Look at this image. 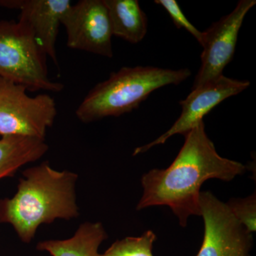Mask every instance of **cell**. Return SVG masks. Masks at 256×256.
<instances>
[{
	"instance_id": "6da1fadb",
	"label": "cell",
	"mask_w": 256,
	"mask_h": 256,
	"mask_svg": "<svg viewBox=\"0 0 256 256\" xmlns=\"http://www.w3.org/2000/svg\"><path fill=\"white\" fill-rule=\"evenodd\" d=\"M182 148L169 168L153 169L143 175V194L137 210L168 206L186 227L191 216H200L202 184L210 178L230 182L242 175L246 166L222 158L207 136L202 121L184 134Z\"/></svg>"
},
{
	"instance_id": "7a4b0ae2",
	"label": "cell",
	"mask_w": 256,
	"mask_h": 256,
	"mask_svg": "<svg viewBox=\"0 0 256 256\" xmlns=\"http://www.w3.org/2000/svg\"><path fill=\"white\" fill-rule=\"evenodd\" d=\"M12 198L0 200V223L11 224L28 244L40 225L78 215L76 198L77 174L52 169L47 162L23 172Z\"/></svg>"
},
{
	"instance_id": "3957f363",
	"label": "cell",
	"mask_w": 256,
	"mask_h": 256,
	"mask_svg": "<svg viewBox=\"0 0 256 256\" xmlns=\"http://www.w3.org/2000/svg\"><path fill=\"white\" fill-rule=\"evenodd\" d=\"M191 74L186 68L124 67L92 88L76 114L85 124L107 117H118L137 108L154 90L168 85H178Z\"/></svg>"
},
{
	"instance_id": "277c9868",
	"label": "cell",
	"mask_w": 256,
	"mask_h": 256,
	"mask_svg": "<svg viewBox=\"0 0 256 256\" xmlns=\"http://www.w3.org/2000/svg\"><path fill=\"white\" fill-rule=\"evenodd\" d=\"M46 60L30 28L20 22L0 21V78L31 92H60L64 86L48 78Z\"/></svg>"
},
{
	"instance_id": "5b68a950",
	"label": "cell",
	"mask_w": 256,
	"mask_h": 256,
	"mask_svg": "<svg viewBox=\"0 0 256 256\" xmlns=\"http://www.w3.org/2000/svg\"><path fill=\"white\" fill-rule=\"evenodd\" d=\"M26 87L0 78V134L44 140L57 114L54 99L43 94L30 97Z\"/></svg>"
},
{
	"instance_id": "8992f818",
	"label": "cell",
	"mask_w": 256,
	"mask_h": 256,
	"mask_svg": "<svg viewBox=\"0 0 256 256\" xmlns=\"http://www.w3.org/2000/svg\"><path fill=\"white\" fill-rule=\"evenodd\" d=\"M200 212L204 235L196 256H250L252 234L244 228L226 204L210 192H202Z\"/></svg>"
},
{
	"instance_id": "52a82bcc",
	"label": "cell",
	"mask_w": 256,
	"mask_h": 256,
	"mask_svg": "<svg viewBox=\"0 0 256 256\" xmlns=\"http://www.w3.org/2000/svg\"><path fill=\"white\" fill-rule=\"evenodd\" d=\"M62 24L66 30L67 46L111 58L112 28L104 0H80L64 14Z\"/></svg>"
},
{
	"instance_id": "ba28073f",
	"label": "cell",
	"mask_w": 256,
	"mask_h": 256,
	"mask_svg": "<svg viewBox=\"0 0 256 256\" xmlns=\"http://www.w3.org/2000/svg\"><path fill=\"white\" fill-rule=\"evenodd\" d=\"M256 4V0H240L230 14L203 32L201 67L193 88L223 75L224 69L233 58L244 18Z\"/></svg>"
},
{
	"instance_id": "9c48e42d",
	"label": "cell",
	"mask_w": 256,
	"mask_h": 256,
	"mask_svg": "<svg viewBox=\"0 0 256 256\" xmlns=\"http://www.w3.org/2000/svg\"><path fill=\"white\" fill-rule=\"evenodd\" d=\"M249 86L250 82L248 80H236L222 75L193 88L186 99L180 101L182 111L174 124L152 142L136 148L133 156L146 152L153 146L164 144L175 134H186L203 121L204 117L216 106L229 97L238 95Z\"/></svg>"
},
{
	"instance_id": "30bf717a",
	"label": "cell",
	"mask_w": 256,
	"mask_h": 256,
	"mask_svg": "<svg viewBox=\"0 0 256 256\" xmlns=\"http://www.w3.org/2000/svg\"><path fill=\"white\" fill-rule=\"evenodd\" d=\"M69 0H0V6L20 11V22L32 32L46 56L58 65L56 42Z\"/></svg>"
},
{
	"instance_id": "8fae6325",
	"label": "cell",
	"mask_w": 256,
	"mask_h": 256,
	"mask_svg": "<svg viewBox=\"0 0 256 256\" xmlns=\"http://www.w3.org/2000/svg\"><path fill=\"white\" fill-rule=\"evenodd\" d=\"M107 238L102 224L85 223L72 238L40 242L36 248L50 252L52 256H101L98 248Z\"/></svg>"
},
{
	"instance_id": "7c38bea8",
	"label": "cell",
	"mask_w": 256,
	"mask_h": 256,
	"mask_svg": "<svg viewBox=\"0 0 256 256\" xmlns=\"http://www.w3.org/2000/svg\"><path fill=\"white\" fill-rule=\"evenodd\" d=\"M112 35L131 44L142 41L148 32V18L138 0H104Z\"/></svg>"
},
{
	"instance_id": "4fadbf2b",
	"label": "cell",
	"mask_w": 256,
	"mask_h": 256,
	"mask_svg": "<svg viewBox=\"0 0 256 256\" xmlns=\"http://www.w3.org/2000/svg\"><path fill=\"white\" fill-rule=\"evenodd\" d=\"M48 150L44 140L22 136L0 139V180L14 176L20 168L40 160Z\"/></svg>"
},
{
	"instance_id": "5bb4252c",
	"label": "cell",
	"mask_w": 256,
	"mask_h": 256,
	"mask_svg": "<svg viewBox=\"0 0 256 256\" xmlns=\"http://www.w3.org/2000/svg\"><path fill=\"white\" fill-rule=\"evenodd\" d=\"M156 238L152 230H146L141 236L126 237L114 242L101 256H153Z\"/></svg>"
},
{
	"instance_id": "9a60e30c",
	"label": "cell",
	"mask_w": 256,
	"mask_h": 256,
	"mask_svg": "<svg viewBox=\"0 0 256 256\" xmlns=\"http://www.w3.org/2000/svg\"><path fill=\"white\" fill-rule=\"evenodd\" d=\"M229 210L239 223L244 226L249 233L256 230V193L242 198H232L226 203Z\"/></svg>"
},
{
	"instance_id": "2e32d148",
	"label": "cell",
	"mask_w": 256,
	"mask_h": 256,
	"mask_svg": "<svg viewBox=\"0 0 256 256\" xmlns=\"http://www.w3.org/2000/svg\"><path fill=\"white\" fill-rule=\"evenodd\" d=\"M154 2L162 6L172 20L178 28H183L194 37L197 42L202 45L204 40V32L197 30L186 18L182 11L178 3L175 0H156Z\"/></svg>"
}]
</instances>
